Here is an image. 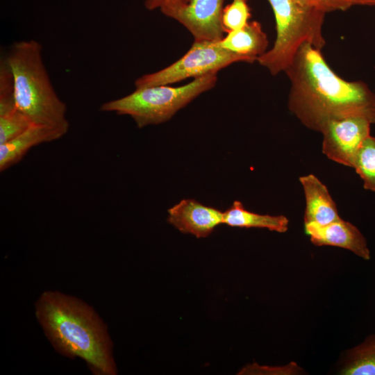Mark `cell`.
<instances>
[{
  "label": "cell",
  "mask_w": 375,
  "mask_h": 375,
  "mask_svg": "<svg viewBox=\"0 0 375 375\" xmlns=\"http://www.w3.org/2000/svg\"><path fill=\"white\" fill-rule=\"evenodd\" d=\"M285 72L288 108L306 127L320 133L328 122L351 116L375 123V93L362 81L340 78L310 44L300 47Z\"/></svg>",
  "instance_id": "cell-1"
},
{
  "label": "cell",
  "mask_w": 375,
  "mask_h": 375,
  "mask_svg": "<svg viewBox=\"0 0 375 375\" xmlns=\"http://www.w3.org/2000/svg\"><path fill=\"white\" fill-rule=\"evenodd\" d=\"M35 316L57 351L83 359L96 375H115L116 365L107 328L94 310L75 297L43 292Z\"/></svg>",
  "instance_id": "cell-2"
},
{
  "label": "cell",
  "mask_w": 375,
  "mask_h": 375,
  "mask_svg": "<svg viewBox=\"0 0 375 375\" xmlns=\"http://www.w3.org/2000/svg\"><path fill=\"white\" fill-rule=\"evenodd\" d=\"M5 58L13 76L17 108L34 124L67 133V107L51 84L40 43L35 40L15 42Z\"/></svg>",
  "instance_id": "cell-3"
},
{
  "label": "cell",
  "mask_w": 375,
  "mask_h": 375,
  "mask_svg": "<svg viewBox=\"0 0 375 375\" xmlns=\"http://www.w3.org/2000/svg\"><path fill=\"white\" fill-rule=\"evenodd\" d=\"M274 11L276 37L273 47L257 59L258 63L276 76L292 63L300 47L309 43L322 50L325 13L296 0H267Z\"/></svg>",
  "instance_id": "cell-4"
},
{
  "label": "cell",
  "mask_w": 375,
  "mask_h": 375,
  "mask_svg": "<svg viewBox=\"0 0 375 375\" xmlns=\"http://www.w3.org/2000/svg\"><path fill=\"white\" fill-rule=\"evenodd\" d=\"M217 73L209 74L179 87L160 85L135 88L128 95L101 104L102 112L133 118L138 128L169 120L201 94L215 87Z\"/></svg>",
  "instance_id": "cell-5"
},
{
  "label": "cell",
  "mask_w": 375,
  "mask_h": 375,
  "mask_svg": "<svg viewBox=\"0 0 375 375\" xmlns=\"http://www.w3.org/2000/svg\"><path fill=\"white\" fill-rule=\"evenodd\" d=\"M218 42L194 40L188 52L175 62L137 78L135 81V88L169 85L189 78H196L217 73L234 62H254L250 58L222 48Z\"/></svg>",
  "instance_id": "cell-6"
},
{
  "label": "cell",
  "mask_w": 375,
  "mask_h": 375,
  "mask_svg": "<svg viewBox=\"0 0 375 375\" xmlns=\"http://www.w3.org/2000/svg\"><path fill=\"white\" fill-rule=\"evenodd\" d=\"M224 1L178 0L160 10L185 26L194 40L218 42L224 33L222 24Z\"/></svg>",
  "instance_id": "cell-7"
},
{
  "label": "cell",
  "mask_w": 375,
  "mask_h": 375,
  "mask_svg": "<svg viewBox=\"0 0 375 375\" xmlns=\"http://www.w3.org/2000/svg\"><path fill=\"white\" fill-rule=\"evenodd\" d=\"M371 124L367 119L359 116L328 122L320 131L323 153L333 161L353 167L359 149L370 135Z\"/></svg>",
  "instance_id": "cell-8"
},
{
  "label": "cell",
  "mask_w": 375,
  "mask_h": 375,
  "mask_svg": "<svg viewBox=\"0 0 375 375\" xmlns=\"http://www.w3.org/2000/svg\"><path fill=\"white\" fill-rule=\"evenodd\" d=\"M167 222L183 233L197 238L209 236L223 224L224 212L206 206L192 199H185L167 210Z\"/></svg>",
  "instance_id": "cell-9"
},
{
  "label": "cell",
  "mask_w": 375,
  "mask_h": 375,
  "mask_svg": "<svg viewBox=\"0 0 375 375\" xmlns=\"http://www.w3.org/2000/svg\"><path fill=\"white\" fill-rule=\"evenodd\" d=\"M304 230L316 246L338 247L349 250L365 260L370 259L365 238L356 226L341 218L326 225L306 223Z\"/></svg>",
  "instance_id": "cell-10"
},
{
  "label": "cell",
  "mask_w": 375,
  "mask_h": 375,
  "mask_svg": "<svg viewBox=\"0 0 375 375\" xmlns=\"http://www.w3.org/2000/svg\"><path fill=\"white\" fill-rule=\"evenodd\" d=\"M299 181L306 200L304 224L326 225L340 219L327 187L317 176L311 174L302 176Z\"/></svg>",
  "instance_id": "cell-11"
},
{
  "label": "cell",
  "mask_w": 375,
  "mask_h": 375,
  "mask_svg": "<svg viewBox=\"0 0 375 375\" xmlns=\"http://www.w3.org/2000/svg\"><path fill=\"white\" fill-rule=\"evenodd\" d=\"M66 133L58 128L32 124L15 138L0 144V171L19 162L31 148L58 140Z\"/></svg>",
  "instance_id": "cell-12"
},
{
  "label": "cell",
  "mask_w": 375,
  "mask_h": 375,
  "mask_svg": "<svg viewBox=\"0 0 375 375\" xmlns=\"http://www.w3.org/2000/svg\"><path fill=\"white\" fill-rule=\"evenodd\" d=\"M218 43L232 53L257 61L258 58L267 51L269 42L261 24L252 21L239 30L228 32Z\"/></svg>",
  "instance_id": "cell-13"
},
{
  "label": "cell",
  "mask_w": 375,
  "mask_h": 375,
  "mask_svg": "<svg viewBox=\"0 0 375 375\" xmlns=\"http://www.w3.org/2000/svg\"><path fill=\"white\" fill-rule=\"evenodd\" d=\"M223 224L231 227L267 228L285 233L288 229L289 219L284 215H261L249 211L240 201H234L224 212Z\"/></svg>",
  "instance_id": "cell-14"
},
{
  "label": "cell",
  "mask_w": 375,
  "mask_h": 375,
  "mask_svg": "<svg viewBox=\"0 0 375 375\" xmlns=\"http://www.w3.org/2000/svg\"><path fill=\"white\" fill-rule=\"evenodd\" d=\"M340 374L375 375V335H369L356 347L348 350Z\"/></svg>",
  "instance_id": "cell-15"
},
{
  "label": "cell",
  "mask_w": 375,
  "mask_h": 375,
  "mask_svg": "<svg viewBox=\"0 0 375 375\" xmlns=\"http://www.w3.org/2000/svg\"><path fill=\"white\" fill-rule=\"evenodd\" d=\"M365 190L375 192V138L369 135L359 149L353 167Z\"/></svg>",
  "instance_id": "cell-16"
},
{
  "label": "cell",
  "mask_w": 375,
  "mask_h": 375,
  "mask_svg": "<svg viewBox=\"0 0 375 375\" xmlns=\"http://www.w3.org/2000/svg\"><path fill=\"white\" fill-rule=\"evenodd\" d=\"M251 18L247 0H233L223 8L222 24L224 33L243 28Z\"/></svg>",
  "instance_id": "cell-17"
},
{
  "label": "cell",
  "mask_w": 375,
  "mask_h": 375,
  "mask_svg": "<svg viewBox=\"0 0 375 375\" xmlns=\"http://www.w3.org/2000/svg\"><path fill=\"white\" fill-rule=\"evenodd\" d=\"M16 109L13 76L4 56L0 62V116Z\"/></svg>",
  "instance_id": "cell-18"
},
{
  "label": "cell",
  "mask_w": 375,
  "mask_h": 375,
  "mask_svg": "<svg viewBox=\"0 0 375 375\" xmlns=\"http://www.w3.org/2000/svg\"><path fill=\"white\" fill-rule=\"evenodd\" d=\"M33 124L18 109L0 116V144L15 138Z\"/></svg>",
  "instance_id": "cell-19"
},
{
  "label": "cell",
  "mask_w": 375,
  "mask_h": 375,
  "mask_svg": "<svg viewBox=\"0 0 375 375\" xmlns=\"http://www.w3.org/2000/svg\"><path fill=\"white\" fill-rule=\"evenodd\" d=\"M299 3L324 12L346 10L355 5H361L360 0H296Z\"/></svg>",
  "instance_id": "cell-20"
},
{
  "label": "cell",
  "mask_w": 375,
  "mask_h": 375,
  "mask_svg": "<svg viewBox=\"0 0 375 375\" xmlns=\"http://www.w3.org/2000/svg\"><path fill=\"white\" fill-rule=\"evenodd\" d=\"M303 370L294 362L283 367L259 366L253 364L244 367L240 372L243 374H298Z\"/></svg>",
  "instance_id": "cell-21"
},
{
  "label": "cell",
  "mask_w": 375,
  "mask_h": 375,
  "mask_svg": "<svg viewBox=\"0 0 375 375\" xmlns=\"http://www.w3.org/2000/svg\"><path fill=\"white\" fill-rule=\"evenodd\" d=\"M177 1L178 0H145L144 6L149 10H153Z\"/></svg>",
  "instance_id": "cell-22"
},
{
  "label": "cell",
  "mask_w": 375,
  "mask_h": 375,
  "mask_svg": "<svg viewBox=\"0 0 375 375\" xmlns=\"http://www.w3.org/2000/svg\"><path fill=\"white\" fill-rule=\"evenodd\" d=\"M361 5L375 6V0H360Z\"/></svg>",
  "instance_id": "cell-23"
}]
</instances>
